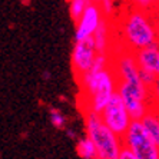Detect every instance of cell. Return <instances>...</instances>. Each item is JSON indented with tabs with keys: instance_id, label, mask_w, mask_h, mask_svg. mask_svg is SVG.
I'll return each mask as SVG.
<instances>
[{
	"instance_id": "obj_1",
	"label": "cell",
	"mask_w": 159,
	"mask_h": 159,
	"mask_svg": "<svg viewBox=\"0 0 159 159\" xmlns=\"http://www.w3.org/2000/svg\"><path fill=\"white\" fill-rule=\"evenodd\" d=\"M80 86L82 109L100 112L109 103V100L118 92V76L113 67H106L103 70H90L78 79Z\"/></svg>"
},
{
	"instance_id": "obj_2",
	"label": "cell",
	"mask_w": 159,
	"mask_h": 159,
	"mask_svg": "<svg viewBox=\"0 0 159 159\" xmlns=\"http://www.w3.org/2000/svg\"><path fill=\"white\" fill-rule=\"evenodd\" d=\"M120 36L125 49L130 52H138L141 49L155 44L156 25L153 11L142 10L132 6V9L123 16Z\"/></svg>"
},
{
	"instance_id": "obj_3",
	"label": "cell",
	"mask_w": 159,
	"mask_h": 159,
	"mask_svg": "<svg viewBox=\"0 0 159 159\" xmlns=\"http://www.w3.org/2000/svg\"><path fill=\"white\" fill-rule=\"evenodd\" d=\"M83 116L86 135L96 145L99 159H118L119 152L123 146L122 136H119L111 128H107L98 112L85 111Z\"/></svg>"
},
{
	"instance_id": "obj_4",
	"label": "cell",
	"mask_w": 159,
	"mask_h": 159,
	"mask_svg": "<svg viewBox=\"0 0 159 159\" xmlns=\"http://www.w3.org/2000/svg\"><path fill=\"white\" fill-rule=\"evenodd\" d=\"M118 93L128 107L132 119H142L152 107L151 88L142 82L141 76L118 80Z\"/></svg>"
},
{
	"instance_id": "obj_5",
	"label": "cell",
	"mask_w": 159,
	"mask_h": 159,
	"mask_svg": "<svg viewBox=\"0 0 159 159\" xmlns=\"http://www.w3.org/2000/svg\"><path fill=\"white\" fill-rule=\"evenodd\" d=\"M123 145L129 146L138 159H159V145L145 130L141 119H133L122 136Z\"/></svg>"
},
{
	"instance_id": "obj_6",
	"label": "cell",
	"mask_w": 159,
	"mask_h": 159,
	"mask_svg": "<svg viewBox=\"0 0 159 159\" xmlns=\"http://www.w3.org/2000/svg\"><path fill=\"white\" fill-rule=\"evenodd\" d=\"M100 118H102L105 125L107 128H111L115 133H118L119 136L125 135V132L128 130L129 125L133 120L118 92L109 100V103L103 107V111L100 112Z\"/></svg>"
},
{
	"instance_id": "obj_7",
	"label": "cell",
	"mask_w": 159,
	"mask_h": 159,
	"mask_svg": "<svg viewBox=\"0 0 159 159\" xmlns=\"http://www.w3.org/2000/svg\"><path fill=\"white\" fill-rule=\"evenodd\" d=\"M98 49L93 36H89L79 42H75L73 50H72V69H73L76 80L80 79L88 72L92 70Z\"/></svg>"
},
{
	"instance_id": "obj_8",
	"label": "cell",
	"mask_w": 159,
	"mask_h": 159,
	"mask_svg": "<svg viewBox=\"0 0 159 159\" xmlns=\"http://www.w3.org/2000/svg\"><path fill=\"white\" fill-rule=\"evenodd\" d=\"M105 13L102 11L100 6L98 3H90L88 6V9L85 10V13L80 16L75 29V42H79L85 37L93 36L96 32L98 26L100 25L102 19H103Z\"/></svg>"
},
{
	"instance_id": "obj_9",
	"label": "cell",
	"mask_w": 159,
	"mask_h": 159,
	"mask_svg": "<svg viewBox=\"0 0 159 159\" xmlns=\"http://www.w3.org/2000/svg\"><path fill=\"white\" fill-rule=\"evenodd\" d=\"M135 57H136V62L141 70L151 72V73L156 75L159 65V44L155 43L152 46L138 50V52H135Z\"/></svg>"
},
{
	"instance_id": "obj_10",
	"label": "cell",
	"mask_w": 159,
	"mask_h": 159,
	"mask_svg": "<svg viewBox=\"0 0 159 159\" xmlns=\"http://www.w3.org/2000/svg\"><path fill=\"white\" fill-rule=\"evenodd\" d=\"M141 122L143 125L145 130L148 132V135L153 139V142L159 145V111L158 109L152 106L143 115Z\"/></svg>"
},
{
	"instance_id": "obj_11",
	"label": "cell",
	"mask_w": 159,
	"mask_h": 159,
	"mask_svg": "<svg viewBox=\"0 0 159 159\" xmlns=\"http://www.w3.org/2000/svg\"><path fill=\"white\" fill-rule=\"evenodd\" d=\"M93 39H95V44H96L98 53H107L109 50V20H107V16H103L100 25L98 26L96 32L93 34Z\"/></svg>"
},
{
	"instance_id": "obj_12",
	"label": "cell",
	"mask_w": 159,
	"mask_h": 159,
	"mask_svg": "<svg viewBox=\"0 0 159 159\" xmlns=\"http://www.w3.org/2000/svg\"><path fill=\"white\" fill-rule=\"evenodd\" d=\"M76 153L78 156L83 159H99L98 156V149L95 142L86 135V136L80 138L76 143Z\"/></svg>"
},
{
	"instance_id": "obj_13",
	"label": "cell",
	"mask_w": 159,
	"mask_h": 159,
	"mask_svg": "<svg viewBox=\"0 0 159 159\" xmlns=\"http://www.w3.org/2000/svg\"><path fill=\"white\" fill-rule=\"evenodd\" d=\"M90 3H93L92 0H69V13L75 23L80 19Z\"/></svg>"
},
{
	"instance_id": "obj_14",
	"label": "cell",
	"mask_w": 159,
	"mask_h": 159,
	"mask_svg": "<svg viewBox=\"0 0 159 159\" xmlns=\"http://www.w3.org/2000/svg\"><path fill=\"white\" fill-rule=\"evenodd\" d=\"M49 115H50V123L53 125V128L59 130H63L65 129V126H66V118L60 113L57 109H50L49 111Z\"/></svg>"
},
{
	"instance_id": "obj_15",
	"label": "cell",
	"mask_w": 159,
	"mask_h": 159,
	"mask_svg": "<svg viewBox=\"0 0 159 159\" xmlns=\"http://www.w3.org/2000/svg\"><path fill=\"white\" fill-rule=\"evenodd\" d=\"M130 4L133 7L142 9V10H148V11H155L158 10L156 4L153 3V0H129Z\"/></svg>"
},
{
	"instance_id": "obj_16",
	"label": "cell",
	"mask_w": 159,
	"mask_h": 159,
	"mask_svg": "<svg viewBox=\"0 0 159 159\" xmlns=\"http://www.w3.org/2000/svg\"><path fill=\"white\" fill-rule=\"evenodd\" d=\"M151 99H152V106L159 111V78H156L153 85L151 86Z\"/></svg>"
},
{
	"instance_id": "obj_17",
	"label": "cell",
	"mask_w": 159,
	"mask_h": 159,
	"mask_svg": "<svg viewBox=\"0 0 159 159\" xmlns=\"http://www.w3.org/2000/svg\"><path fill=\"white\" fill-rule=\"evenodd\" d=\"M118 159H138L136 155H135V152L129 148V146H126L123 145L120 152H119V158Z\"/></svg>"
},
{
	"instance_id": "obj_18",
	"label": "cell",
	"mask_w": 159,
	"mask_h": 159,
	"mask_svg": "<svg viewBox=\"0 0 159 159\" xmlns=\"http://www.w3.org/2000/svg\"><path fill=\"white\" fill-rule=\"evenodd\" d=\"M155 15V25H156V43L159 44V9L153 11Z\"/></svg>"
},
{
	"instance_id": "obj_19",
	"label": "cell",
	"mask_w": 159,
	"mask_h": 159,
	"mask_svg": "<svg viewBox=\"0 0 159 159\" xmlns=\"http://www.w3.org/2000/svg\"><path fill=\"white\" fill-rule=\"evenodd\" d=\"M42 79H44V80H50V73H49L48 70H44L43 73H42Z\"/></svg>"
},
{
	"instance_id": "obj_20",
	"label": "cell",
	"mask_w": 159,
	"mask_h": 159,
	"mask_svg": "<svg viewBox=\"0 0 159 159\" xmlns=\"http://www.w3.org/2000/svg\"><path fill=\"white\" fill-rule=\"evenodd\" d=\"M66 132H67V135H69V138H72V139H76V135H75V133L72 132L70 129H66Z\"/></svg>"
},
{
	"instance_id": "obj_21",
	"label": "cell",
	"mask_w": 159,
	"mask_h": 159,
	"mask_svg": "<svg viewBox=\"0 0 159 159\" xmlns=\"http://www.w3.org/2000/svg\"><path fill=\"white\" fill-rule=\"evenodd\" d=\"M153 3H155V4H156V7L159 9V0H153Z\"/></svg>"
},
{
	"instance_id": "obj_22",
	"label": "cell",
	"mask_w": 159,
	"mask_h": 159,
	"mask_svg": "<svg viewBox=\"0 0 159 159\" xmlns=\"http://www.w3.org/2000/svg\"><path fill=\"white\" fill-rule=\"evenodd\" d=\"M92 2H93V3H98V4L100 3V0H92Z\"/></svg>"
},
{
	"instance_id": "obj_23",
	"label": "cell",
	"mask_w": 159,
	"mask_h": 159,
	"mask_svg": "<svg viewBox=\"0 0 159 159\" xmlns=\"http://www.w3.org/2000/svg\"><path fill=\"white\" fill-rule=\"evenodd\" d=\"M120 2H125V0H120Z\"/></svg>"
}]
</instances>
